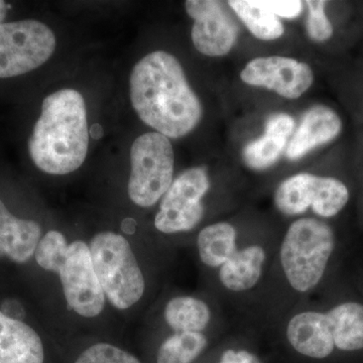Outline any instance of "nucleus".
<instances>
[{"label": "nucleus", "instance_id": "7ed1b4c3", "mask_svg": "<svg viewBox=\"0 0 363 363\" xmlns=\"http://www.w3.org/2000/svg\"><path fill=\"white\" fill-rule=\"evenodd\" d=\"M35 257L40 267L59 274L67 303L74 312L94 318L104 311L105 295L84 241L68 245L63 234L51 230L40 240Z\"/></svg>", "mask_w": 363, "mask_h": 363}, {"label": "nucleus", "instance_id": "a211bd4d", "mask_svg": "<svg viewBox=\"0 0 363 363\" xmlns=\"http://www.w3.org/2000/svg\"><path fill=\"white\" fill-rule=\"evenodd\" d=\"M334 345L344 351L363 350V306L344 303L327 313Z\"/></svg>", "mask_w": 363, "mask_h": 363}, {"label": "nucleus", "instance_id": "5701e85b", "mask_svg": "<svg viewBox=\"0 0 363 363\" xmlns=\"http://www.w3.org/2000/svg\"><path fill=\"white\" fill-rule=\"evenodd\" d=\"M305 4L308 9L306 21L308 37L316 43H325L330 40L334 28L327 16V2L323 0H308Z\"/></svg>", "mask_w": 363, "mask_h": 363}, {"label": "nucleus", "instance_id": "b1692460", "mask_svg": "<svg viewBox=\"0 0 363 363\" xmlns=\"http://www.w3.org/2000/svg\"><path fill=\"white\" fill-rule=\"evenodd\" d=\"M75 363H140L138 358L116 346L98 343L85 350Z\"/></svg>", "mask_w": 363, "mask_h": 363}, {"label": "nucleus", "instance_id": "4be33fe9", "mask_svg": "<svg viewBox=\"0 0 363 363\" xmlns=\"http://www.w3.org/2000/svg\"><path fill=\"white\" fill-rule=\"evenodd\" d=\"M201 332H180L167 339L157 352V363H191L206 348Z\"/></svg>", "mask_w": 363, "mask_h": 363}, {"label": "nucleus", "instance_id": "423d86ee", "mask_svg": "<svg viewBox=\"0 0 363 363\" xmlns=\"http://www.w3.org/2000/svg\"><path fill=\"white\" fill-rule=\"evenodd\" d=\"M128 195L140 207L154 206L174 181L175 154L169 138L147 133L136 138L130 150Z\"/></svg>", "mask_w": 363, "mask_h": 363}, {"label": "nucleus", "instance_id": "aec40b11", "mask_svg": "<svg viewBox=\"0 0 363 363\" xmlns=\"http://www.w3.org/2000/svg\"><path fill=\"white\" fill-rule=\"evenodd\" d=\"M236 238V229L227 222L205 227L200 231L197 240L200 259L208 267L223 266L238 252Z\"/></svg>", "mask_w": 363, "mask_h": 363}, {"label": "nucleus", "instance_id": "39448f33", "mask_svg": "<svg viewBox=\"0 0 363 363\" xmlns=\"http://www.w3.org/2000/svg\"><path fill=\"white\" fill-rule=\"evenodd\" d=\"M89 248L105 297L116 309H130L145 293V279L130 243L107 231L96 234Z\"/></svg>", "mask_w": 363, "mask_h": 363}, {"label": "nucleus", "instance_id": "f257e3e1", "mask_svg": "<svg viewBox=\"0 0 363 363\" xmlns=\"http://www.w3.org/2000/svg\"><path fill=\"white\" fill-rule=\"evenodd\" d=\"M130 99L143 123L168 138L194 130L203 116L199 97L179 60L156 51L140 60L130 75Z\"/></svg>", "mask_w": 363, "mask_h": 363}, {"label": "nucleus", "instance_id": "f3484780", "mask_svg": "<svg viewBox=\"0 0 363 363\" xmlns=\"http://www.w3.org/2000/svg\"><path fill=\"white\" fill-rule=\"evenodd\" d=\"M264 260L266 252L259 245L238 250L221 266L219 278L222 285L233 292L250 290L259 283Z\"/></svg>", "mask_w": 363, "mask_h": 363}, {"label": "nucleus", "instance_id": "ddd939ff", "mask_svg": "<svg viewBox=\"0 0 363 363\" xmlns=\"http://www.w3.org/2000/svg\"><path fill=\"white\" fill-rule=\"evenodd\" d=\"M295 128V121L290 114H272L267 118L264 133L243 149L245 164L255 171L271 168L286 152Z\"/></svg>", "mask_w": 363, "mask_h": 363}, {"label": "nucleus", "instance_id": "9d476101", "mask_svg": "<svg viewBox=\"0 0 363 363\" xmlns=\"http://www.w3.org/2000/svg\"><path fill=\"white\" fill-rule=\"evenodd\" d=\"M185 9L193 20L191 35L196 50L212 58L228 55L238 43L240 26L227 2L187 0Z\"/></svg>", "mask_w": 363, "mask_h": 363}, {"label": "nucleus", "instance_id": "a878e982", "mask_svg": "<svg viewBox=\"0 0 363 363\" xmlns=\"http://www.w3.org/2000/svg\"><path fill=\"white\" fill-rule=\"evenodd\" d=\"M220 363H259V359L247 351L227 350L223 353Z\"/></svg>", "mask_w": 363, "mask_h": 363}, {"label": "nucleus", "instance_id": "f8f14e48", "mask_svg": "<svg viewBox=\"0 0 363 363\" xmlns=\"http://www.w3.org/2000/svg\"><path fill=\"white\" fill-rule=\"evenodd\" d=\"M343 124L337 112L326 105H314L303 114L286 149L289 161H298L313 150L333 142Z\"/></svg>", "mask_w": 363, "mask_h": 363}, {"label": "nucleus", "instance_id": "20e7f679", "mask_svg": "<svg viewBox=\"0 0 363 363\" xmlns=\"http://www.w3.org/2000/svg\"><path fill=\"white\" fill-rule=\"evenodd\" d=\"M335 247L328 224L304 217L293 222L281 247V262L294 290L305 293L320 283Z\"/></svg>", "mask_w": 363, "mask_h": 363}, {"label": "nucleus", "instance_id": "9b49d317", "mask_svg": "<svg viewBox=\"0 0 363 363\" xmlns=\"http://www.w3.org/2000/svg\"><path fill=\"white\" fill-rule=\"evenodd\" d=\"M240 79L252 87L274 91L289 100L302 97L314 82V72L305 62L283 56L257 57L240 72Z\"/></svg>", "mask_w": 363, "mask_h": 363}, {"label": "nucleus", "instance_id": "2eb2a0df", "mask_svg": "<svg viewBox=\"0 0 363 363\" xmlns=\"http://www.w3.org/2000/svg\"><path fill=\"white\" fill-rule=\"evenodd\" d=\"M39 334L16 318L0 311V363H44Z\"/></svg>", "mask_w": 363, "mask_h": 363}, {"label": "nucleus", "instance_id": "6ab92c4d", "mask_svg": "<svg viewBox=\"0 0 363 363\" xmlns=\"http://www.w3.org/2000/svg\"><path fill=\"white\" fill-rule=\"evenodd\" d=\"M229 9L253 37L260 40H274L283 37L285 26L278 16L264 6L262 1L231 0L227 1Z\"/></svg>", "mask_w": 363, "mask_h": 363}, {"label": "nucleus", "instance_id": "0eeeda50", "mask_svg": "<svg viewBox=\"0 0 363 363\" xmlns=\"http://www.w3.org/2000/svg\"><path fill=\"white\" fill-rule=\"evenodd\" d=\"M56 49L51 28L35 20L0 25V78L16 77L39 68Z\"/></svg>", "mask_w": 363, "mask_h": 363}, {"label": "nucleus", "instance_id": "6e6552de", "mask_svg": "<svg viewBox=\"0 0 363 363\" xmlns=\"http://www.w3.org/2000/svg\"><path fill=\"white\" fill-rule=\"evenodd\" d=\"M350 201L345 184L332 177L298 173L281 182L274 193V205L286 216L300 215L312 208L324 218L337 215Z\"/></svg>", "mask_w": 363, "mask_h": 363}, {"label": "nucleus", "instance_id": "393cba45", "mask_svg": "<svg viewBox=\"0 0 363 363\" xmlns=\"http://www.w3.org/2000/svg\"><path fill=\"white\" fill-rule=\"evenodd\" d=\"M262 4L279 20H296L304 9V2L298 0H267Z\"/></svg>", "mask_w": 363, "mask_h": 363}, {"label": "nucleus", "instance_id": "dca6fc26", "mask_svg": "<svg viewBox=\"0 0 363 363\" xmlns=\"http://www.w3.org/2000/svg\"><path fill=\"white\" fill-rule=\"evenodd\" d=\"M40 235L42 229L37 222L16 218L0 200V259L9 257L25 264L35 255Z\"/></svg>", "mask_w": 363, "mask_h": 363}, {"label": "nucleus", "instance_id": "4468645a", "mask_svg": "<svg viewBox=\"0 0 363 363\" xmlns=\"http://www.w3.org/2000/svg\"><path fill=\"white\" fill-rule=\"evenodd\" d=\"M286 337L298 353L318 359L329 357L335 347L328 317L323 313L303 312L294 316Z\"/></svg>", "mask_w": 363, "mask_h": 363}, {"label": "nucleus", "instance_id": "f03ea898", "mask_svg": "<svg viewBox=\"0 0 363 363\" xmlns=\"http://www.w3.org/2000/svg\"><path fill=\"white\" fill-rule=\"evenodd\" d=\"M88 145L89 130L82 94L63 89L45 97L28 142L35 166L51 175L72 173L84 162Z\"/></svg>", "mask_w": 363, "mask_h": 363}, {"label": "nucleus", "instance_id": "412c9836", "mask_svg": "<svg viewBox=\"0 0 363 363\" xmlns=\"http://www.w3.org/2000/svg\"><path fill=\"white\" fill-rule=\"evenodd\" d=\"M211 313L206 303L193 297L172 298L164 309V319L180 332H201L209 324Z\"/></svg>", "mask_w": 363, "mask_h": 363}, {"label": "nucleus", "instance_id": "1a4fd4ad", "mask_svg": "<svg viewBox=\"0 0 363 363\" xmlns=\"http://www.w3.org/2000/svg\"><path fill=\"white\" fill-rule=\"evenodd\" d=\"M206 169L195 167L177 177L162 196L155 226L162 233H185L194 229L204 216L202 199L210 189Z\"/></svg>", "mask_w": 363, "mask_h": 363}, {"label": "nucleus", "instance_id": "bb28decb", "mask_svg": "<svg viewBox=\"0 0 363 363\" xmlns=\"http://www.w3.org/2000/svg\"><path fill=\"white\" fill-rule=\"evenodd\" d=\"M7 11H9V6H7L6 2L0 0V25L4 23V21L6 20Z\"/></svg>", "mask_w": 363, "mask_h": 363}]
</instances>
